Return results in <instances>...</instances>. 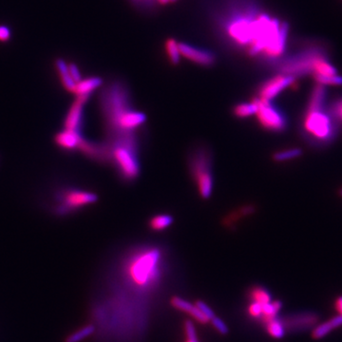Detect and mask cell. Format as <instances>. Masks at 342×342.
<instances>
[{"label":"cell","instance_id":"obj_1","mask_svg":"<svg viewBox=\"0 0 342 342\" xmlns=\"http://www.w3.org/2000/svg\"><path fill=\"white\" fill-rule=\"evenodd\" d=\"M219 29L230 44L246 49L253 56L278 60L284 52L289 32L287 22L271 18L255 4L233 1L219 17Z\"/></svg>","mask_w":342,"mask_h":342},{"label":"cell","instance_id":"obj_2","mask_svg":"<svg viewBox=\"0 0 342 342\" xmlns=\"http://www.w3.org/2000/svg\"><path fill=\"white\" fill-rule=\"evenodd\" d=\"M101 108L110 137L135 133L147 121L144 112L132 108L129 90L121 82H113L104 90Z\"/></svg>","mask_w":342,"mask_h":342},{"label":"cell","instance_id":"obj_3","mask_svg":"<svg viewBox=\"0 0 342 342\" xmlns=\"http://www.w3.org/2000/svg\"><path fill=\"white\" fill-rule=\"evenodd\" d=\"M327 92L323 85H316L311 94L304 119V130L315 142L328 144L336 136L335 117L325 110Z\"/></svg>","mask_w":342,"mask_h":342},{"label":"cell","instance_id":"obj_4","mask_svg":"<svg viewBox=\"0 0 342 342\" xmlns=\"http://www.w3.org/2000/svg\"><path fill=\"white\" fill-rule=\"evenodd\" d=\"M108 145L110 149V161L122 179L127 182L136 180L140 174V164L135 133L110 137Z\"/></svg>","mask_w":342,"mask_h":342},{"label":"cell","instance_id":"obj_5","mask_svg":"<svg viewBox=\"0 0 342 342\" xmlns=\"http://www.w3.org/2000/svg\"><path fill=\"white\" fill-rule=\"evenodd\" d=\"M189 169L203 199L211 197L214 188L212 155L206 147H198L190 153Z\"/></svg>","mask_w":342,"mask_h":342},{"label":"cell","instance_id":"obj_6","mask_svg":"<svg viewBox=\"0 0 342 342\" xmlns=\"http://www.w3.org/2000/svg\"><path fill=\"white\" fill-rule=\"evenodd\" d=\"M327 57L323 49L313 47L305 49L294 55L288 56L278 62V71L283 74H287L294 77L301 76L314 72L316 62L320 59Z\"/></svg>","mask_w":342,"mask_h":342},{"label":"cell","instance_id":"obj_7","mask_svg":"<svg viewBox=\"0 0 342 342\" xmlns=\"http://www.w3.org/2000/svg\"><path fill=\"white\" fill-rule=\"evenodd\" d=\"M97 200L98 196L91 191L74 188L65 189L56 193V205L53 212L57 216H65L92 205L96 203Z\"/></svg>","mask_w":342,"mask_h":342},{"label":"cell","instance_id":"obj_8","mask_svg":"<svg viewBox=\"0 0 342 342\" xmlns=\"http://www.w3.org/2000/svg\"><path fill=\"white\" fill-rule=\"evenodd\" d=\"M254 101L257 104L256 116L258 118V123L264 129L272 132H281L286 129V117L272 102L260 100L258 97L255 98Z\"/></svg>","mask_w":342,"mask_h":342},{"label":"cell","instance_id":"obj_9","mask_svg":"<svg viewBox=\"0 0 342 342\" xmlns=\"http://www.w3.org/2000/svg\"><path fill=\"white\" fill-rule=\"evenodd\" d=\"M297 78L287 74H278L267 80L258 89V99L272 102L280 92L296 83Z\"/></svg>","mask_w":342,"mask_h":342},{"label":"cell","instance_id":"obj_10","mask_svg":"<svg viewBox=\"0 0 342 342\" xmlns=\"http://www.w3.org/2000/svg\"><path fill=\"white\" fill-rule=\"evenodd\" d=\"M280 319L284 324L285 332L296 333L314 327L318 321V316L310 312H304L287 315L280 317Z\"/></svg>","mask_w":342,"mask_h":342},{"label":"cell","instance_id":"obj_11","mask_svg":"<svg viewBox=\"0 0 342 342\" xmlns=\"http://www.w3.org/2000/svg\"><path fill=\"white\" fill-rule=\"evenodd\" d=\"M89 95H79L76 100L71 105L67 116L65 118L64 129L81 132L83 121H84L85 104L90 99Z\"/></svg>","mask_w":342,"mask_h":342},{"label":"cell","instance_id":"obj_12","mask_svg":"<svg viewBox=\"0 0 342 342\" xmlns=\"http://www.w3.org/2000/svg\"><path fill=\"white\" fill-rule=\"evenodd\" d=\"M179 50L181 52V55L200 66L208 67V66H212L216 62L215 54L213 52H209L207 50L195 48L193 46L184 43V42L179 43Z\"/></svg>","mask_w":342,"mask_h":342},{"label":"cell","instance_id":"obj_13","mask_svg":"<svg viewBox=\"0 0 342 342\" xmlns=\"http://www.w3.org/2000/svg\"><path fill=\"white\" fill-rule=\"evenodd\" d=\"M170 305L177 310L186 312L187 314L192 316L194 319H196L198 323H202V324H207L209 323L207 316L203 315V313L199 310L196 304H190L182 297H178V296L172 297L170 299Z\"/></svg>","mask_w":342,"mask_h":342},{"label":"cell","instance_id":"obj_14","mask_svg":"<svg viewBox=\"0 0 342 342\" xmlns=\"http://www.w3.org/2000/svg\"><path fill=\"white\" fill-rule=\"evenodd\" d=\"M84 137L82 133H79L76 131H71L68 129H63L55 135L54 141L56 145L61 149L66 150H74L78 149L80 143Z\"/></svg>","mask_w":342,"mask_h":342},{"label":"cell","instance_id":"obj_15","mask_svg":"<svg viewBox=\"0 0 342 342\" xmlns=\"http://www.w3.org/2000/svg\"><path fill=\"white\" fill-rule=\"evenodd\" d=\"M342 326V316H336L330 318L328 321L320 323L316 325V327L312 331V338L315 340L321 339L324 336L329 335L332 331Z\"/></svg>","mask_w":342,"mask_h":342},{"label":"cell","instance_id":"obj_16","mask_svg":"<svg viewBox=\"0 0 342 342\" xmlns=\"http://www.w3.org/2000/svg\"><path fill=\"white\" fill-rule=\"evenodd\" d=\"M102 84H103V80L97 76L82 79L80 82L76 83L73 93H75L76 96H79V95L91 96V92L97 90L99 87H101Z\"/></svg>","mask_w":342,"mask_h":342},{"label":"cell","instance_id":"obj_17","mask_svg":"<svg viewBox=\"0 0 342 342\" xmlns=\"http://www.w3.org/2000/svg\"><path fill=\"white\" fill-rule=\"evenodd\" d=\"M247 297L249 298V301L257 303L261 305L272 301L271 294L269 293V291L260 285L252 286L248 290Z\"/></svg>","mask_w":342,"mask_h":342},{"label":"cell","instance_id":"obj_18","mask_svg":"<svg viewBox=\"0 0 342 342\" xmlns=\"http://www.w3.org/2000/svg\"><path fill=\"white\" fill-rule=\"evenodd\" d=\"M55 65H56V69L58 71L60 78H61L62 84L66 88V90L73 92L76 83L73 81V79L71 77V73L69 71V65L67 64L63 59H58Z\"/></svg>","mask_w":342,"mask_h":342},{"label":"cell","instance_id":"obj_19","mask_svg":"<svg viewBox=\"0 0 342 342\" xmlns=\"http://www.w3.org/2000/svg\"><path fill=\"white\" fill-rule=\"evenodd\" d=\"M173 217L168 214H159L149 219V228L153 231H163L173 224Z\"/></svg>","mask_w":342,"mask_h":342},{"label":"cell","instance_id":"obj_20","mask_svg":"<svg viewBox=\"0 0 342 342\" xmlns=\"http://www.w3.org/2000/svg\"><path fill=\"white\" fill-rule=\"evenodd\" d=\"M264 325H265L267 334L269 336H271L272 337L276 338V339L283 338L285 335L284 324L281 323L280 317H278V316H276L274 318H271V319L265 321Z\"/></svg>","mask_w":342,"mask_h":342},{"label":"cell","instance_id":"obj_21","mask_svg":"<svg viewBox=\"0 0 342 342\" xmlns=\"http://www.w3.org/2000/svg\"><path fill=\"white\" fill-rule=\"evenodd\" d=\"M95 334V326L92 323H89L80 329L75 330L66 337L65 342H80L87 337Z\"/></svg>","mask_w":342,"mask_h":342},{"label":"cell","instance_id":"obj_22","mask_svg":"<svg viewBox=\"0 0 342 342\" xmlns=\"http://www.w3.org/2000/svg\"><path fill=\"white\" fill-rule=\"evenodd\" d=\"M255 212V207L253 206H245V207H239L236 211L231 212L227 215L226 219H224V224L227 227H231L238 222V219L246 217L248 215H251Z\"/></svg>","mask_w":342,"mask_h":342},{"label":"cell","instance_id":"obj_23","mask_svg":"<svg viewBox=\"0 0 342 342\" xmlns=\"http://www.w3.org/2000/svg\"><path fill=\"white\" fill-rule=\"evenodd\" d=\"M257 104L253 100L250 103H240L236 105L233 109L234 115L238 118H247L256 115Z\"/></svg>","mask_w":342,"mask_h":342},{"label":"cell","instance_id":"obj_24","mask_svg":"<svg viewBox=\"0 0 342 342\" xmlns=\"http://www.w3.org/2000/svg\"><path fill=\"white\" fill-rule=\"evenodd\" d=\"M304 151L299 148H292V149H284L280 150L273 155V160L275 162H286L290 161L293 159H297L298 157L303 155Z\"/></svg>","mask_w":342,"mask_h":342},{"label":"cell","instance_id":"obj_25","mask_svg":"<svg viewBox=\"0 0 342 342\" xmlns=\"http://www.w3.org/2000/svg\"><path fill=\"white\" fill-rule=\"evenodd\" d=\"M166 49L170 62L177 65L181 60V52L179 50V43L175 39H168L166 42Z\"/></svg>","mask_w":342,"mask_h":342},{"label":"cell","instance_id":"obj_26","mask_svg":"<svg viewBox=\"0 0 342 342\" xmlns=\"http://www.w3.org/2000/svg\"><path fill=\"white\" fill-rule=\"evenodd\" d=\"M316 83L323 86H342V75H316L314 76Z\"/></svg>","mask_w":342,"mask_h":342},{"label":"cell","instance_id":"obj_27","mask_svg":"<svg viewBox=\"0 0 342 342\" xmlns=\"http://www.w3.org/2000/svg\"><path fill=\"white\" fill-rule=\"evenodd\" d=\"M185 333L187 336L186 342H199L195 326L191 320L185 321Z\"/></svg>","mask_w":342,"mask_h":342},{"label":"cell","instance_id":"obj_28","mask_svg":"<svg viewBox=\"0 0 342 342\" xmlns=\"http://www.w3.org/2000/svg\"><path fill=\"white\" fill-rule=\"evenodd\" d=\"M210 323H212L214 328L217 330L220 335L226 336L228 334L229 332L228 327L226 326V323H224L218 316H214L213 318L210 320Z\"/></svg>","mask_w":342,"mask_h":342},{"label":"cell","instance_id":"obj_29","mask_svg":"<svg viewBox=\"0 0 342 342\" xmlns=\"http://www.w3.org/2000/svg\"><path fill=\"white\" fill-rule=\"evenodd\" d=\"M196 306L199 308V310L203 313V315L205 316H207V319L210 321L214 316H215V314H214L213 311L210 309V307L207 305V304H205L204 301L202 300H197L196 303Z\"/></svg>","mask_w":342,"mask_h":342},{"label":"cell","instance_id":"obj_30","mask_svg":"<svg viewBox=\"0 0 342 342\" xmlns=\"http://www.w3.org/2000/svg\"><path fill=\"white\" fill-rule=\"evenodd\" d=\"M330 112L335 117L336 120H339L342 122V99L337 100L330 109Z\"/></svg>","mask_w":342,"mask_h":342},{"label":"cell","instance_id":"obj_31","mask_svg":"<svg viewBox=\"0 0 342 342\" xmlns=\"http://www.w3.org/2000/svg\"><path fill=\"white\" fill-rule=\"evenodd\" d=\"M69 71L71 73V77L73 79V81L75 83H78L82 80V76H81V72L79 71L77 66L73 63L69 65Z\"/></svg>","mask_w":342,"mask_h":342},{"label":"cell","instance_id":"obj_32","mask_svg":"<svg viewBox=\"0 0 342 342\" xmlns=\"http://www.w3.org/2000/svg\"><path fill=\"white\" fill-rule=\"evenodd\" d=\"M11 30L9 27L0 25V41L6 42L9 39L11 38Z\"/></svg>","mask_w":342,"mask_h":342},{"label":"cell","instance_id":"obj_33","mask_svg":"<svg viewBox=\"0 0 342 342\" xmlns=\"http://www.w3.org/2000/svg\"><path fill=\"white\" fill-rule=\"evenodd\" d=\"M335 308L339 316H342V296L337 297L335 301Z\"/></svg>","mask_w":342,"mask_h":342},{"label":"cell","instance_id":"obj_34","mask_svg":"<svg viewBox=\"0 0 342 342\" xmlns=\"http://www.w3.org/2000/svg\"><path fill=\"white\" fill-rule=\"evenodd\" d=\"M136 3L138 4H141V5H151V3L154 1V0H134Z\"/></svg>","mask_w":342,"mask_h":342},{"label":"cell","instance_id":"obj_35","mask_svg":"<svg viewBox=\"0 0 342 342\" xmlns=\"http://www.w3.org/2000/svg\"><path fill=\"white\" fill-rule=\"evenodd\" d=\"M160 4H162V5H166V4H168V2H169V0H157Z\"/></svg>","mask_w":342,"mask_h":342},{"label":"cell","instance_id":"obj_36","mask_svg":"<svg viewBox=\"0 0 342 342\" xmlns=\"http://www.w3.org/2000/svg\"><path fill=\"white\" fill-rule=\"evenodd\" d=\"M177 0H169V2H176Z\"/></svg>","mask_w":342,"mask_h":342},{"label":"cell","instance_id":"obj_37","mask_svg":"<svg viewBox=\"0 0 342 342\" xmlns=\"http://www.w3.org/2000/svg\"><path fill=\"white\" fill-rule=\"evenodd\" d=\"M339 194H340V196L342 197V189L340 190V191H339Z\"/></svg>","mask_w":342,"mask_h":342}]
</instances>
